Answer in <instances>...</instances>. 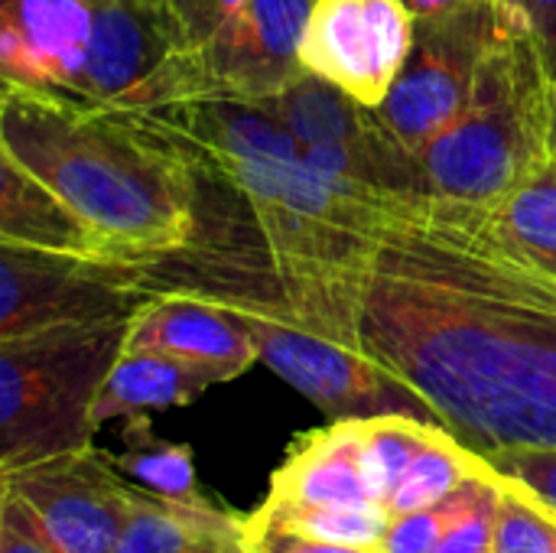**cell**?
Instances as JSON below:
<instances>
[{
    "mask_svg": "<svg viewBox=\"0 0 556 553\" xmlns=\"http://www.w3.org/2000/svg\"><path fill=\"white\" fill-rule=\"evenodd\" d=\"M502 489H505V479H502V473H495L492 482L485 486L482 499L476 502V508L466 518L456 521V528L443 538L437 553H495Z\"/></svg>",
    "mask_w": 556,
    "mask_h": 553,
    "instance_id": "obj_28",
    "label": "cell"
},
{
    "mask_svg": "<svg viewBox=\"0 0 556 553\" xmlns=\"http://www.w3.org/2000/svg\"><path fill=\"white\" fill-rule=\"evenodd\" d=\"M495 553H556V512L511 479L502 489Z\"/></svg>",
    "mask_w": 556,
    "mask_h": 553,
    "instance_id": "obj_25",
    "label": "cell"
},
{
    "mask_svg": "<svg viewBox=\"0 0 556 553\" xmlns=\"http://www.w3.org/2000/svg\"><path fill=\"white\" fill-rule=\"evenodd\" d=\"M248 521L270 525V528H287V531L319 538V541H332V544L381 551V541H384L394 515L381 502H336V505H309V508H267V505H257L248 515Z\"/></svg>",
    "mask_w": 556,
    "mask_h": 553,
    "instance_id": "obj_20",
    "label": "cell"
},
{
    "mask_svg": "<svg viewBox=\"0 0 556 553\" xmlns=\"http://www.w3.org/2000/svg\"><path fill=\"white\" fill-rule=\"evenodd\" d=\"M173 52L176 42L169 26L150 0H98L81 68L62 91L101 108H114L137 91Z\"/></svg>",
    "mask_w": 556,
    "mask_h": 553,
    "instance_id": "obj_11",
    "label": "cell"
},
{
    "mask_svg": "<svg viewBox=\"0 0 556 553\" xmlns=\"http://www.w3.org/2000/svg\"><path fill=\"white\" fill-rule=\"evenodd\" d=\"M98 0H0V75L68 88L81 68Z\"/></svg>",
    "mask_w": 556,
    "mask_h": 553,
    "instance_id": "obj_12",
    "label": "cell"
},
{
    "mask_svg": "<svg viewBox=\"0 0 556 553\" xmlns=\"http://www.w3.org/2000/svg\"><path fill=\"white\" fill-rule=\"evenodd\" d=\"M244 541V518L215 502L179 505L137 489L114 553H222Z\"/></svg>",
    "mask_w": 556,
    "mask_h": 553,
    "instance_id": "obj_17",
    "label": "cell"
},
{
    "mask_svg": "<svg viewBox=\"0 0 556 553\" xmlns=\"http://www.w3.org/2000/svg\"><path fill=\"white\" fill-rule=\"evenodd\" d=\"M153 300L130 261L0 244V339L134 319Z\"/></svg>",
    "mask_w": 556,
    "mask_h": 553,
    "instance_id": "obj_8",
    "label": "cell"
},
{
    "mask_svg": "<svg viewBox=\"0 0 556 553\" xmlns=\"http://www.w3.org/2000/svg\"><path fill=\"white\" fill-rule=\"evenodd\" d=\"M134 319L0 339V476L94 447V401Z\"/></svg>",
    "mask_w": 556,
    "mask_h": 553,
    "instance_id": "obj_4",
    "label": "cell"
},
{
    "mask_svg": "<svg viewBox=\"0 0 556 553\" xmlns=\"http://www.w3.org/2000/svg\"><path fill=\"white\" fill-rule=\"evenodd\" d=\"M336 502H375L362 469V420H329V427L296 437L261 505L309 508Z\"/></svg>",
    "mask_w": 556,
    "mask_h": 553,
    "instance_id": "obj_14",
    "label": "cell"
},
{
    "mask_svg": "<svg viewBox=\"0 0 556 553\" xmlns=\"http://www.w3.org/2000/svg\"><path fill=\"white\" fill-rule=\"evenodd\" d=\"M222 553H251V551H248V541H244V544H238V548H231V551H222Z\"/></svg>",
    "mask_w": 556,
    "mask_h": 553,
    "instance_id": "obj_33",
    "label": "cell"
},
{
    "mask_svg": "<svg viewBox=\"0 0 556 553\" xmlns=\"http://www.w3.org/2000/svg\"><path fill=\"white\" fill-rule=\"evenodd\" d=\"M0 153L46 183L121 261L182 248L199 228L195 173L117 108L3 78Z\"/></svg>",
    "mask_w": 556,
    "mask_h": 553,
    "instance_id": "obj_2",
    "label": "cell"
},
{
    "mask_svg": "<svg viewBox=\"0 0 556 553\" xmlns=\"http://www.w3.org/2000/svg\"><path fill=\"white\" fill-rule=\"evenodd\" d=\"M127 349H150L212 365L225 372L228 381L241 378L254 362H261L257 342L241 316L199 297L153 300L143 313H137Z\"/></svg>",
    "mask_w": 556,
    "mask_h": 553,
    "instance_id": "obj_13",
    "label": "cell"
},
{
    "mask_svg": "<svg viewBox=\"0 0 556 553\" xmlns=\"http://www.w3.org/2000/svg\"><path fill=\"white\" fill-rule=\"evenodd\" d=\"M316 0H248L205 46L173 52L114 108H147L186 98L264 101L300 72V42Z\"/></svg>",
    "mask_w": 556,
    "mask_h": 553,
    "instance_id": "obj_5",
    "label": "cell"
},
{
    "mask_svg": "<svg viewBox=\"0 0 556 553\" xmlns=\"http://www.w3.org/2000/svg\"><path fill=\"white\" fill-rule=\"evenodd\" d=\"M508 10H515L541 42L547 72L556 85V0H502Z\"/></svg>",
    "mask_w": 556,
    "mask_h": 553,
    "instance_id": "obj_31",
    "label": "cell"
},
{
    "mask_svg": "<svg viewBox=\"0 0 556 553\" xmlns=\"http://www.w3.org/2000/svg\"><path fill=\"white\" fill-rule=\"evenodd\" d=\"M414 20L401 0H316L300 62L358 104L381 108L407 62Z\"/></svg>",
    "mask_w": 556,
    "mask_h": 553,
    "instance_id": "obj_9",
    "label": "cell"
},
{
    "mask_svg": "<svg viewBox=\"0 0 556 553\" xmlns=\"http://www.w3.org/2000/svg\"><path fill=\"white\" fill-rule=\"evenodd\" d=\"M440 424L410 414H381L362 420V469L375 502L388 505L414 456L430 443Z\"/></svg>",
    "mask_w": 556,
    "mask_h": 553,
    "instance_id": "obj_22",
    "label": "cell"
},
{
    "mask_svg": "<svg viewBox=\"0 0 556 553\" xmlns=\"http://www.w3.org/2000/svg\"><path fill=\"white\" fill-rule=\"evenodd\" d=\"M0 482L29 502L65 553H114L137 499L111 453L94 447L3 473Z\"/></svg>",
    "mask_w": 556,
    "mask_h": 553,
    "instance_id": "obj_10",
    "label": "cell"
},
{
    "mask_svg": "<svg viewBox=\"0 0 556 553\" xmlns=\"http://www.w3.org/2000/svg\"><path fill=\"white\" fill-rule=\"evenodd\" d=\"M485 469V460L472 450H466L446 427H437L430 443L414 456L407 473L401 476L394 495L388 499L391 515H407L430 508L443 502L450 492H456L463 482L479 476Z\"/></svg>",
    "mask_w": 556,
    "mask_h": 553,
    "instance_id": "obj_21",
    "label": "cell"
},
{
    "mask_svg": "<svg viewBox=\"0 0 556 553\" xmlns=\"http://www.w3.org/2000/svg\"><path fill=\"white\" fill-rule=\"evenodd\" d=\"M244 538L251 553H381L365 551V548H349V544H332L319 538H306L287 528H270V525H254L244 518Z\"/></svg>",
    "mask_w": 556,
    "mask_h": 553,
    "instance_id": "obj_30",
    "label": "cell"
},
{
    "mask_svg": "<svg viewBox=\"0 0 556 553\" xmlns=\"http://www.w3.org/2000/svg\"><path fill=\"white\" fill-rule=\"evenodd\" d=\"M251 329L261 362L309 398L329 420L410 414L437 424L430 407L388 375L358 342H345L296 319L293 310L235 313Z\"/></svg>",
    "mask_w": 556,
    "mask_h": 553,
    "instance_id": "obj_7",
    "label": "cell"
},
{
    "mask_svg": "<svg viewBox=\"0 0 556 553\" xmlns=\"http://www.w3.org/2000/svg\"><path fill=\"white\" fill-rule=\"evenodd\" d=\"M495 469L485 463V469L479 476H472L469 482H463L456 492H450L443 502L420 508V512H407V515H394L384 541H381V553H437L443 538L456 528L459 518H466L476 502L482 499L485 486L492 482Z\"/></svg>",
    "mask_w": 556,
    "mask_h": 553,
    "instance_id": "obj_24",
    "label": "cell"
},
{
    "mask_svg": "<svg viewBox=\"0 0 556 553\" xmlns=\"http://www.w3.org/2000/svg\"><path fill=\"white\" fill-rule=\"evenodd\" d=\"M358 336L466 450H556V267L492 205L384 196Z\"/></svg>",
    "mask_w": 556,
    "mask_h": 553,
    "instance_id": "obj_1",
    "label": "cell"
},
{
    "mask_svg": "<svg viewBox=\"0 0 556 553\" xmlns=\"http://www.w3.org/2000/svg\"><path fill=\"white\" fill-rule=\"evenodd\" d=\"M0 244L68 257H114L98 231L46 183L0 153Z\"/></svg>",
    "mask_w": 556,
    "mask_h": 553,
    "instance_id": "obj_15",
    "label": "cell"
},
{
    "mask_svg": "<svg viewBox=\"0 0 556 553\" xmlns=\"http://www.w3.org/2000/svg\"><path fill=\"white\" fill-rule=\"evenodd\" d=\"M495 473L525 486L534 499L551 505L556 512V450H534V447H505L482 456Z\"/></svg>",
    "mask_w": 556,
    "mask_h": 553,
    "instance_id": "obj_27",
    "label": "cell"
},
{
    "mask_svg": "<svg viewBox=\"0 0 556 553\" xmlns=\"http://www.w3.org/2000/svg\"><path fill=\"white\" fill-rule=\"evenodd\" d=\"M0 553H65L23 495L0 482Z\"/></svg>",
    "mask_w": 556,
    "mask_h": 553,
    "instance_id": "obj_29",
    "label": "cell"
},
{
    "mask_svg": "<svg viewBox=\"0 0 556 553\" xmlns=\"http://www.w3.org/2000/svg\"><path fill=\"white\" fill-rule=\"evenodd\" d=\"M414 16H430V13H443V10H450L453 3H459V0H401Z\"/></svg>",
    "mask_w": 556,
    "mask_h": 553,
    "instance_id": "obj_32",
    "label": "cell"
},
{
    "mask_svg": "<svg viewBox=\"0 0 556 553\" xmlns=\"http://www.w3.org/2000/svg\"><path fill=\"white\" fill-rule=\"evenodd\" d=\"M163 23L169 26V36L176 42V52H189L205 46L248 0H150Z\"/></svg>",
    "mask_w": 556,
    "mask_h": 553,
    "instance_id": "obj_26",
    "label": "cell"
},
{
    "mask_svg": "<svg viewBox=\"0 0 556 553\" xmlns=\"http://www.w3.org/2000/svg\"><path fill=\"white\" fill-rule=\"evenodd\" d=\"M492 209L525 248L556 267V150Z\"/></svg>",
    "mask_w": 556,
    "mask_h": 553,
    "instance_id": "obj_23",
    "label": "cell"
},
{
    "mask_svg": "<svg viewBox=\"0 0 556 553\" xmlns=\"http://www.w3.org/2000/svg\"><path fill=\"white\" fill-rule=\"evenodd\" d=\"M554 150H556V85H554Z\"/></svg>",
    "mask_w": 556,
    "mask_h": 553,
    "instance_id": "obj_34",
    "label": "cell"
},
{
    "mask_svg": "<svg viewBox=\"0 0 556 553\" xmlns=\"http://www.w3.org/2000/svg\"><path fill=\"white\" fill-rule=\"evenodd\" d=\"M264 104L287 124V130L303 150L319 147V143L358 140L378 127V117L371 108L358 104L339 85L306 68L277 95L264 98Z\"/></svg>",
    "mask_w": 556,
    "mask_h": 553,
    "instance_id": "obj_18",
    "label": "cell"
},
{
    "mask_svg": "<svg viewBox=\"0 0 556 553\" xmlns=\"http://www.w3.org/2000/svg\"><path fill=\"white\" fill-rule=\"evenodd\" d=\"M498 29L502 0H459L414 20L407 62L381 108H371L407 153L417 156L463 114Z\"/></svg>",
    "mask_w": 556,
    "mask_h": 553,
    "instance_id": "obj_6",
    "label": "cell"
},
{
    "mask_svg": "<svg viewBox=\"0 0 556 553\" xmlns=\"http://www.w3.org/2000/svg\"><path fill=\"white\" fill-rule=\"evenodd\" d=\"M554 153V78L531 26L502 3V29L463 114L417 153L420 192L498 205Z\"/></svg>",
    "mask_w": 556,
    "mask_h": 553,
    "instance_id": "obj_3",
    "label": "cell"
},
{
    "mask_svg": "<svg viewBox=\"0 0 556 553\" xmlns=\"http://www.w3.org/2000/svg\"><path fill=\"white\" fill-rule=\"evenodd\" d=\"M225 381H228V375L212 365L124 345L121 359L114 362V368L94 401V424L101 427L117 417L186 407V404L199 401L208 388L225 385Z\"/></svg>",
    "mask_w": 556,
    "mask_h": 553,
    "instance_id": "obj_16",
    "label": "cell"
},
{
    "mask_svg": "<svg viewBox=\"0 0 556 553\" xmlns=\"http://www.w3.org/2000/svg\"><path fill=\"white\" fill-rule=\"evenodd\" d=\"M121 440H124V453L111 456V463L127 482L166 502L212 505V495H205L199 486L192 447L156 437L150 414L124 417Z\"/></svg>",
    "mask_w": 556,
    "mask_h": 553,
    "instance_id": "obj_19",
    "label": "cell"
}]
</instances>
